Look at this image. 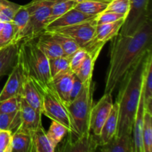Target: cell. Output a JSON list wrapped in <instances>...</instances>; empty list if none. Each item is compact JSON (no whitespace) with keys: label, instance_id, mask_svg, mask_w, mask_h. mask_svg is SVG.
I'll return each instance as SVG.
<instances>
[{"label":"cell","instance_id":"cell-38","mask_svg":"<svg viewBox=\"0 0 152 152\" xmlns=\"http://www.w3.org/2000/svg\"><path fill=\"white\" fill-rule=\"evenodd\" d=\"M126 16H127V15L120 14V13H115V12L105 10L97 16L96 23H97V25L110 23V22H114L116 21L120 20L122 19H126Z\"/></svg>","mask_w":152,"mask_h":152},{"label":"cell","instance_id":"cell-20","mask_svg":"<svg viewBox=\"0 0 152 152\" xmlns=\"http://www.w3.org/2000/svg\"><path fill=\"white\" fill-rule=\"evenodd\" d=\"M19 44H10L0 48V79L9 74L17 61Z\"/></svg>","mask_w":152,"mask_h":152},{"label":"cell","instance_id":"cell-13","mask_svg":"<svg viewBox=\"0 0 152 152\" xmlns=\"http://www.w3.org/2000/svg\"><path fill=\"white\" fill-rule=\"evenodd\" d=\"M11 22L14 28L13 44H19L23 40H26L30 30V14L26 5L20 6Z\"/></svg>","mask_w":152,"mask_h":152},{"label":"cell","instance_id":"cell-27","mask_svg":"<svg viewBox=\"0 0 152 152\" xmlns=\"http://www.w3.org/2000/svg\"><path fill=\"white\" fill-rule=\"evenodd\" d=\"M111 0H83L77 3L74 8L83 13L98 16L106 10Z\"/></svg>","mask_w":152,"mask_h":152},{"label":"cell","instance_id":"cell-11","mask_svg":"<svg viewBox=\"0 0 152 152\" xmlns=\"http://www.w3.org/2000/svg\"><path fill=\"white\" fill-rule=\"evenodd\" d=\"M21 125L18 130L31 134L42 125V114L31 107L22 96H19Z\"/></svg>","mask_w":152,"mask_h":152},{"label":"cell","instance_id":"cell-22","mask_svg":"<svg viewBox=\"0 0 152 152\" xmlns=\"http://www.w3.org/2000/svg\"><path fill=\"white\" fill-rule=\"evenodd\" d=\"M99 151L103 152H134L132 134L114 136L105 145L100 146Z\"/></svg>","mask_w":152,"mask_h":152},{"label":"cell","instance_id":"cell-10","mask_svg":"<svg viewBox=\"0 0 152 152\" xmlns=\"http://www.w3.org/2000/svg\"><path fill=\"white\" fill-rule=\"evenodd\" d=\"M113 105L112 94L104 93L99 102L93 105L90 120L91 133L96 136H99L102 126L111 112Z\"/></svg>","mask_w":152,"mask_h":152},{"label":"cell","instance_id":"cell-25","mask_svg":"<svg viewBox=\"0 0 152 152\" xmlns=\"http://www.w3.org/2000/svg\"><path fill=\"white\" fill-rule=\"evenodd\" d=\"M34 152H54L55 148L49 140L42 125L31 133Z\"/></svg>","mask_w":152,"mask_h":152},{"label":"cell","instance_id":"cell-23","mask_svg":"<svg viewBox=\"0 0 152 152\" xmlns=\"http://www.w3.org/2000/svg\"><path fill=\"white\" fill-rule=\"evenodd\" d=\"M101 50L102 49H97V50H93V51L88 52L87 56L85 58L83 63L79 67L78 69L74 72V74L77 76V77L81 80L83 85L92 82L93 71L95 62L100 53Z\"/></svg>","mask_w":152,"mask_h":152},{"label":"cell","instance_id":"cell-4","mask_svg":"<svg viewBox=\"0 0 152 152\" xmlns=\"http://www.w3.org/2000/svg\"><path fill=\"white\" fill-rule=\"evenodd\" d=\"M86 83L83 89L74 100L66 105L72 123L73 132L77 137L90 134V120L93 107V94L94 83Z\"/></svg>","mask_w":152,"mask_h":152},{"label":"cell","instance_id":"cell-34","mask_svg":"<svg viewBox=\"0 0 152 152\" xmlns=\"http://www.w3.org/2000/svg\"><path fill=\"white\" fill-rule=\"evenodd\" d=\"M50 74L52 77L70 69V59L65 56L49 59Z\"/></svg>","mask_w":152,"mask_h":152},{"label":"cell","instance_id":"cell-3","mask_svg":"<svg viewBox=\"0 0 152 152\" xmlns=\"http://www.w3.org/2000/svg\"><path fill=\"white\" fill-rule=\"evenodd\" d=\"M17 59L21 64L24 75L43 84H48L51 80L49 59L39 48L34 39L21 42Z\"/></svg>","mask_w":152,"mask_h":152},{"label":"cell","instance_id":"cell-24","mask_svg":"<svg viewBox=\"0 0 152 152\" xmlns=\"http://www.w3.org/2000/svg\"><path fill=\"white\" fill-rule=\"evenodd\" d=\"M37 38L38 40L36 42L37 45L48 59L65 56L63 50L59 43L49 34L43 33Z\"/></svg>","mask_w":152,"mask_h":152},{"label":"cell","instance_id":"cell-7","mask_svg":"<svg viewBox=\"0 0 152 152\" xmlns=\"http://www.w3.org/2000/svg\"><path fill=\"white\" fill-rule=\"evenodd\" d=\"M151 0H130V8L124 24L119 34L122 35L134 34L146 19L151 17Z\"/></svg>","mask_w":152,"mask_h":152},{"label":"cell","instance_id":"cell-35","mask_svg":"<svg viewBox=\"0 0 152 152\" xmlns=\"http://www.w3.org/2000/svg\"><path fill=\"white\" fill-rule=\"evenodd\" d=\"M14 36V28L13 23L4 22L2 29L0 31V48L10 44H13V39Z\"/></svg>","mask_w":152,"mask_h":152},{"label":"cell","instance_id":"cell-1","mask_svg":"<svg viewBox=\"0 0 152 152\" xmlns=\"http://www.w3.org/2000/svg\"><path fill=\"white\" fill-rule=\"evenodd\" d=\"M151 18H148L134 34H118L111 40L110 61L104 93L112 94L128 72L151 50Z\"/></svg>","mask_w":152,"mask_h":152},{"label":"cell","instance_id":"cell-17","mask_svg":"<svg viewBox=\"0 0 152 152\" xmlns=\"http://www.w3.org/2000/svg\"><path fill=\"white\" fill-rule=\"evenodd\" d=\"M144 113H145V104H144L143 91L142 88V93L138 103L137 110L135 115L133 129H132V138H133L134 152H144L142 137Z\"/></svg>","mask_w":152,"mask_h":152},{"label":"cell","instance_id":"cell-12","mask_svg":"<svg viewBox=\"0 0 152 152\" xmlns=\"http://www.w3.org/2000/svg\"><path fill=\"white\" fill-rule=\"evenodd\" d=\"M24 82L23 70L20 62L16 61L13 67L4 88L0 92V102L14 96H19Z\"/></svg>","mask_w":152,"mask_h":152},{"label":"cell","instance_id":"cell-39","mask_svg":"<svg viewBox=\"0 0 152 152\" xmlns=\"http://www.w3.org/2000/svg\"><path fill=\"white\" fill-rule=\"evenodd\" d=\"M88 52L83 48H80L74 53H73L69 58L70 59V69L75 72L79 67L81 65L83 62L84 61L85 58L87 56Z\"/></svg>","mask_w":152,"mask_h":152},{"label":"cell","instance_id":"cell-29","mask_svg":"<svg viewBox=\"0 0 152 152\" xmlns=\"http://www.w3.org/2000/svg\"><path fill=\"white\" fill-rule=\"evenodd\" d=\"M21 125L20 111L13 113H0V130L9 131L13 134Z\"/></svg>","mask_w":152,"mask_h":152},{"label":"cell","instance_id":"cell-14","mask_svg":"<svg viewBox=\"0 0 152 152\" xmlns=\"http://www.w3.org/2000/svg\"><path fill=\"white\" fill-rule=\"evenodd\" d=\"M74 76V73L69 69L52 77L49 83L65 105L70 102V93L72 88Z\"/></svg>","mask_w":152,"mask_h":152},{"label":"cell","instance_id":"cell-8","mask_svg":"<svg viewBox=\"0 0 152 152\" xmlns=\"http://www.w3.org/2000/svg\"><path fill=\"white\" fill-rule=\"evenodd\" d=\"M96 25V19H95L71 26L62 27L45 31H53L68 36L74 39L80 48H83L94 38Z\"/></svg>","mask_w":152,"mask_h":152},{"label":"cell","instance_id":"cell-36","mask_svg":"<svg viewBox=\"0 0 152 152\" xmlns=\"http://www.w3.org/2000/svg\"><path fill=\"white\" fill-rule=\"evenodd\" d=\"M129 8L130 0H111L105 10L128 15Z\"/></svg>","mask_w":152,"mask_h":152},{"label":"cell","instance_id":"cell-33","mask_svg":"<svg viewBox=\"0 0 152 152\" xmlns=\"http://www.w3.org/2000/svg\"><path fill=\"white\" fill-rule=\"evenodd\" d=\"M20 6L8 0H0V22H12L13 16Z\"/></svg>","mask_w":152,"mask_h":152},{"label":"cell","instance_id":"cell-37","mask_svg":"<svg viewBox=\"0 0 152 152\" xmlns=\"http://www.w3.org/2000/svg\"><path fill=\"white\" fill-rule=\"evenodd\" d=\"M19 110V96H14L0 102V113H13Z\"/></svg>","mask_w":152,"mask_h":152},{"label":"cell","instance_id":"cell-31","mask_svg":"<svg viewBox=\"0 0 152 152\" xmlns=\"http://www.w3.org/2000/svg\"><path fill=\"white\" fill-rule=\"evenodd\" d=\"M142 137L144 152H152V112L145 108Z\"/></svg>","mask_w":152,"mask_h":152},{"label":"cell","instance_id":"cell-40","mask_svg":"<svg viewBox=\"0 0 152 152\" xmlns=\"http://www.w3.org/2000/svg\"><path fill=\"white\" fill-rule=\"evenodd\" d=\"M12 133L0 130V152H11Z\"/></svg>","mask_w":152,"mask_h":152},{"label":"cell","instance_id":"cell-30","mask_svg":"<svg viewBox=\"0 0 152 152\" xmlns=\"http://www.w3.org/2000/svg\"><path fill=\"white\" fill-rule=\"evenodd\" d=\"M77 3V1L74 0H55L53 4H52L50 15L48 19L47 25L53 22L57 18L60 17L69 10L74 8Z\"/></svg>","mask_w":152,"mask_h":152},{"label":"cell","instance_id":"cell-16","mask_svg":"<svg viewBox=\"0 0 152 152\" xmlns=\"http://www.w3.org/2000/svg\"><path fill=\"white\" fill-rule=\"evenodd\" d=\"M19 96H22L31 107L42 114V95L28 76L24 75V82Z\"/></svg>","mask_w":152,"mask_h":152},{"label":"cell","instance_id":"cell-41","mask_svg":"<svg viewBox=\"0 0 152 152\" xmlns=\"http://www.w3.org/2000/svg\"><path fill=\"white\" fill-rule=\"evenodd\" d=\"M83 83H82L81 80L77 77V76H76L75 74H74V80H73L72 88H71V93H70V102L74 100V99L77 97V95L80 94V92L81 91V90L83 89Z\"/></svg>","mask_w":152,"mask_h":152},{"label":"cell","instance_id":"cell-19","mask_svg":"<svg viewBox=\"0 0 152 152\" xmlns=\"http://www.w3.org/2000/svg\"><path fill=\"white\" fill-rule=\"evenodd\" d=\"M125 20L126 19H122L114 22L97 25L94 40L96 42L105 45V43L111 41L119 34L122 26L124 24Z\"/></svg>","mask_w":152,"mask_h":152},{"label":"cell","instance_id":"cell-6","mask_svg":"<svg viewBox=\"0 0 152 152\" xmlns=\"http://www.w3.org/2000/svg\"><path fill=\"white\" fill-rule=\"evenodd\" d=\"M54 1L33 0L29 4H25L30 14L29 35L26 40L34 39L43 34Z\"/></svg>","mask_w":152,"mask_h":152},{"label":"cell","instance_id":"cell-15","mask_svg":"<svg viewBox=\"0 0 152 152\" xmlns=\"http://www.w3.org/2000/svg\"><path fill=\"white\" fill-rule=\"evenodd\" d=\"M96 17L97 16L86 14V13H83L74 7L64 13L63 15H62L60 17L55 19L48 25H47L46 28H45V31H49V30H53L55 28L71 26V25H76V24L88 22V21L96 19Z\"/></svg>","mask_w":152,"mask_h":152},{"label":"cell","instance_id":"cell-9","mask_svg":"<svg viewBox=\"0 0 152 152\" xmlns=\"http://www.w3.org/2000/svg\"><path fill=\"white\" fill-rule=\"evenodd\" d=\"M67 138L59 146V151L69 152H93L100 146L99 136L90 133L77 137L68 132Z\"/></svg>","mask_w":152,"mask_h":152},{"label":"cell","instance_id":"cell-32","mask_svg":"<svg viewBox=\"0 0 152 152\" xmlns=\"http://www.w3.org/2000/svg\"><path fill=\"white\" fill-rule=\"evenodd\" d=\"M68 132V129L63 125L56 121H53L46 134L50 142L56 148V147L62 142L64 137L66 136Z\"/></svg>","mask_w":152,"mask_h":152},{"label":"cell","instance_id":"cell-18","mask_svg":"<svg viewBox=\"0 0 152 152\" xmlns=\"http://www.w3.org/2000/svg\"><path fill=\"white\" fill-rule=\"evenodd\" d=\"M119 105L117 102L114 103L108 118L105 120L99 134L100 146L109 142L116 134L118 126Z\"/></svg>","mask_w":152,"mask_h":152},{"label":"cell","instance_id":"cell-28","mask_svg":"<svg viewBox=\"0 0 152 152\" xmlns=\"http://www.w3.org/2000/svg\"><path fill=\"white\" fill-rule=\"evenodd\" d=\"M43 33L49 34L52 38L54 39L59 43L63 50L65 57L70 58L71 55L75 53L80 48L74 39H72L71 37H68V36L59 34V33L53 32V31H44Z\"/></svg>","mask_w":152,"mask_h":152},{"label":"cell","instance_id":"cell-26","mask_svg":"<svg viewBox=\"0 0 152 152\" xmlns=\"http://www.w3.org/2000/svg\"><path fill=\"white\" fill-rule=\"evenodd\" d=\"M11 152H34L31 134L20 130L12 134Z\"/></svg>","mask_w":152,"mask_h":152},{"label":"cell","instance_id":"cell-21","mask_svg":"<svg viewBox=\"0 0 152 152\" xmlns=\"http://www.w3.org/2000/svg\"><path fill=\"white\" fill-rule=\"evenodd\" d=\"M142 91L145 108L152 112V53L149 50L145 59L142 79Z\"/></svg>","mask_w":152,"mask_h":152},{"label":"cell","instance_id":"cell-5","mask_svg":"<svg viewBox=\"0 0 152 152\" xmlns=\"http://www.w3.org/2000/svg\"><path fill=\"white\" fill-rule=\"evenodd\" d=\"M31 80L42 95V114L53 121H56L62 124L68 129L69 133H72V123L66 105L62 102L50 83L43 84L32 79Z\"/></svg>","mask_w":152,"mask_h":152},{"label":"cell","instance_id":"cell-2","mask_svg":"<svg viewBox=\"0 0 152 152\" xmlns=\"http://www.w3.org/2000/svg\"><path fill=\"white\" fill-rule=\"evenodd\" d=\"M147 53L135 64L119 85L120 90L116 101L119 105V120L116 137L126 134H132L134 121L142 93Z\"/></svg>","mask_w":152,"mask_h":152},{"label":"cell","instance_id":"cell-42","mask_svg":"<svg viewBox=\"0 0 152 152\" xmlns=\"http://www.w3.org/2000/svg\"><path fill=\"white\" fill-rule=\"evenodd\" d=\"M74 1H77V2H79V1H83V0H74Z\"/></svg>","mask_w":152,"mask_h":152}]
</instances>
